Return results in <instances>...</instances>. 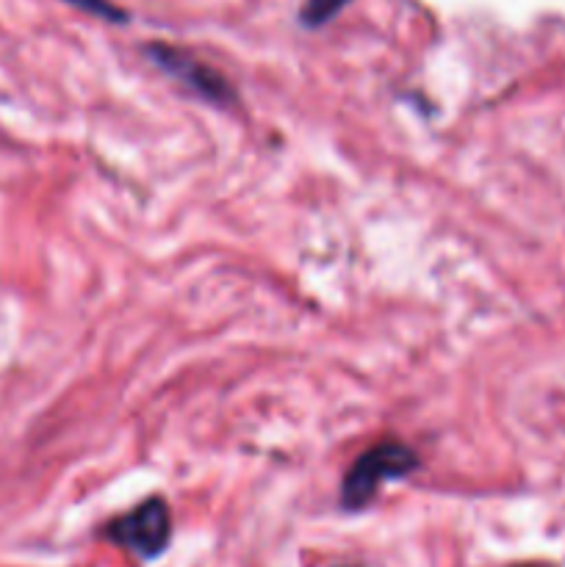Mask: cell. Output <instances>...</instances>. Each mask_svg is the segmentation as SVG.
Returning <instances> with one entry per match:
<instances>
[{"label": "cell", "instance_id": "cell-1", "mask_svg": "<svg viewBox=\"0 0 565 567\" xmlns=\"http://www.w3.org/2000/svg\"><path fill=\"white\" fill-rule=\"evenodd\" d=\"M419 468V457L408 446L397 441H386L371 446L369 452L355 460L352 468L347 471L341 485V507L343 509H363L374 502L377 491L386 480H402L410 471Z\"/></svg>", "mask_w": 565, "mask_h": 567}, {"label": "cell", "instance_id": "cell-2", "mask_svg": "<svg viewBox=\"0 0 565 567\" xmlns=\"http://www.w3.org/2000/svg\"><path fill=\"white\" fill-rule=\"evenodd\" d=\"M103 535L138 559H158L172 540L170 507L164 498H147L136 509L111 520Z\"/></svg>", "mask_w": 565, "mask_h": 567}, {"label": "cell", "instance_id": "cell-3", "mask_svg": "<svg viewBox=\"0 0 565 567\" xmlns=\"http://www.w3.org/2000/svg\"><path fill=\"white\" fill-rule=\"evenodd\" d=\"M147 55L155 61L158 70H164L166 75L175 78L177 83L194 92L197 97L208 100L214 105H233L236 103V92H233L230 81L222 75L219 70L208 66L205 61L194 59L192 53L181 48H172V44H150Z\"/></svg>", "mask_w": 565, "mask_h": 567}, {"label": "cell", "instance_id": "cell-4", "mask_svg": "<svg viewBox=\"0 0 565 567\" xmlns=\"http://www.w3.org/2000/svg\"><path fill=\"white\" fill-rule=\"evenodd\" d=\"M347 3L349 0H308V3L302 6V11H299V17H302L305 25L310 28L325 25V22L332 20Z\"/></svg>", "mask_w": 565, "mask_h": 567}, {"label": "cell", "instance_id": "cell-5", "mask_svg": "<svg viewBox=\"0 0 565 567\" xmlns=\"http://www.w3.org/2000/svg\"><path fill=\"white\" fill-rule=\"evenodd\" d=\"M64 3L75 6V9L86 11V14L100 17V20L109 22H125V11L120 6H114L111 0H64Z\"/></svg>", "mask_w": 565, "mask_h": 567}, {"label": "cell", "instance_id": "cell-6", "mask_svg": "<svg viewBox=\"0 0 565 567\" xmlns=\"http://www.w3.org/2000/svg\"><path fill=\"white\" fill-rule=\"evenodd\" d=\"M521 567H537V565H521Z\"/></svg>", "mask_w": 565, "mask_h": 567}]
</instances>
